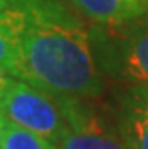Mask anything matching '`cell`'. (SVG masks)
<instances>
[{
	"label": "cell",
	"mask_w": 148,
	"mask_h": 149,
	"mask_svg": "<svg viewBox=\"0 0 148 149\" xmlns=\"http://www.w3.org/2000/svg\"><path fill=\"white\" fill-rule=\"evenodd\" d=\"M36 0H0V29L16 34Z\"/></svg>",
	"instance_id": "8"
},
{
	"label": "cell",
	"mask_w": 148,
	"mask_h": 149,
	"mask_svg": "<svg viewBox=\"0 0 148 149\" xmlns=\"http://www.w3.org/2000/svg\"><path fill=\"white\" fill-rule=\"evenodd\" d=\"M0 114L6 121L22 126L55 146H59L70 130L59 96L48 94L14 77L0 92Z\"/></svg>",
	"instance_id": "2"
},
{
	"label": "cell",
	"mask_w": 148,
	"mask_h": 149,
	"mask_svg": "<svg viewBox=\"0 0 148 149\" xmlns=\"http://www.w3.org/2000/svg\"><path fill=\"white\" fill-rule=\"evenodd\" d=\"M84 16L104 25H125L148 14V0H71Z\"/></svg>",
	"instance_id": "6"
},
{
	"label": "cell",
	"mask_w": 148,
	"mask_h": 149,
	"mask_svg": "<svg viewBox=\"0 0 148 149\" xmlns=\"http://www.w3.org/2000/svg\"><path fill=\"white\" fill-rule=\"evenodd\" d=\"M0 64L11 73V77L16 74V68H18L16 36L11 30H4V29H0Z\"/></svg>",
	"instance_id": "9"
},
{
	"label": "cell",
	"mask_w": 148,
	"mask_h": 149,
	"mask_svg": "<svg viewBox=\"0 0 148 149\" xmlns=\"http://www.w3.org/2000/svg\"><path fill=\"white\" fill-rule=\"evenodd\" d=\"M13 77H11V73L2 66V64H0V92H2L4 91V87L9 84V80H11Z\"/></svg>",
	"instance_id": "10"
},
{
	"label": "cell",
	"mask_w": 148,
	"mask_h": 149,
	"mask_svg": "<svg viewBox=\"0 0 148 149\" xmlns=\"http://www.w3.org/2000/svg\"><path fill=\"white\" fill-rule=\"evenodd\" d=\"M0 149H59L54 142L4 119V135Z\"/></svg>",
	"instance_id": "7"
},
{
	"label": "cell",
	"mask_w": 148,
	"mask_h": 149,
	"mask_svg": "<svg viewBox=\"0 0 148 149\" xmlns=\"http://www.w3.org/2000/svg\"><path fill=\"white\" fill-rule=\"evenodd\" d=\"M14 78L54 96H97L102 91L95 48L82 23L55 0H36L16 30Z\"/></svg>",
	"instance_id": "1"
},
{
	"label": "cell",
	"mask_w": 148,
	"mask_h": 149,
	"mask_svg": "<svg viewBox=\"0 0 148 149\" xmlns=\"http://www.w3.org/2000/svg\"><path fill=\"white\" fill-rule=\"evenodd\" d=\"M2 135H4V117L0 114V146H2Z\"/></svg>",
	"instance_id": "11"
},
{
	"label": "cell",
	"mask_w": 148,
	"mask_h": 149,
	"mask_svg": "<svg viewBox=\"0 0 148 149\" xmlns=\"http://www.w3.org/2000/svg\"><path fill=\"white\" fill-rule=\"evenodd\" d=\"M64 116L70 123L68 133L59 142V149H128L120 132L118 135L104 130L95 117L82 110L75 98L59 96Z\"/></svg>",
	"instance_id": "4"
},
{
	"label": "cell",
	"mask_w": 148,
	"mask_h": 149,
	"mask_svg": "<svg viewBox=\"0 0 148 149\" xmlns=\"http://www.w3.org/2000/svg\"><path fill=\"white\" fill-rule=\"evenodd\" d=\"M100 64L132 87H148V23L109 36L100 50Z\"/></svg>",
	"instance_id": "3"
},
{
	"label": "cell",
	"mask_w": 148,
	"mask_h": 149,
	"mask_svg": "<svg viewBox=\"0 0 148 149\" xmlns=\"http://www.w3.org/2000/svg\"><path fill=\"white\" fill-rule=\"evenodd\" d=\"M118 132L128 149H148V87H130L125 92Z\"/></svg>",
	"instance_id": "5"
}]
</instances>
